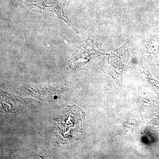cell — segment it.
<instances>
[{
	"label": "cell",
	"instance_id": "6da1fadb",
	"mask_svg": "<svg viewBox=\"0 0 159 159\" xmlns=\"http://www.w3.org/2000/svg\"><path fill=\"white\" fill-rule=\"evenodd\" d=\"M84 117V111L78 107L74 105L66 109L63 116L57 119V139L62 143L78 139L82 134Z\"/></svg>",
	"mask_w": 159,
	"mask_h": 159
}]
</instances>
